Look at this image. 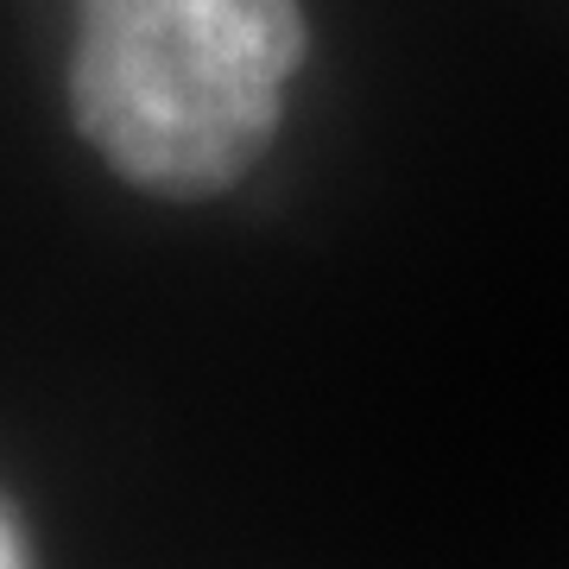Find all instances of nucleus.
<instances>
[{"label": "nucleus", "mask_w": 569, "mask_h": 569, "mask_svg": "<svg viewBox=\"0 0 569 569\" xmlns=\"http://www.w3.org/2000/svg\"><path fill=\"white\" fill-rule=\"evenodd\" d=\"M0 569H26V545L13 531V519H7V507H0Z\"/></svg>", "instance_id": "2"}, {"label": "nucleus", "mask_w": 569, "mask_h": 569, "mask_svg": "<svg viewBox=\"0 0 569 569\" xmlns=\"http://www.w3.org/2000/svg\"><path fill=\"white\" fill-rule=\"evenodd\" d=\"M305 51L298 0H82L70 114L114 178L216 197L272 146Z\"/></svg>", "instance_id": "1"}]
</instances>
